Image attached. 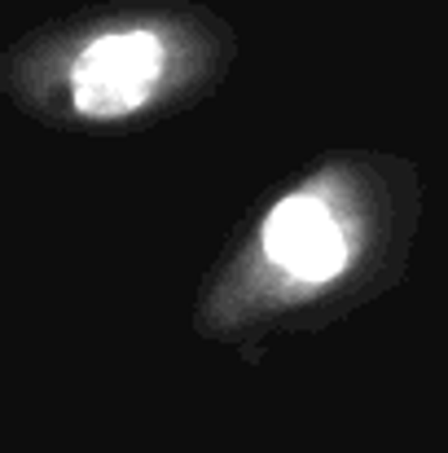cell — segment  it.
<instances>
[{
    "label": "cell",
    "mask_w": 448,
    "mask_h": 453,
    "mask_svg": "<svg viewBox=\"0 0 448 453\" xmlns=\"http://www.w3.org/2000/svg\"><path fill=\"white\" fill-rule=\"evenodd\" d=\"M418 211L414 172L378 154H338L291 180L224 251L198 300L207 339L347 308L387 282Z\"/></svg>",
    "instance_id": "6da1fadb"
},
{
    "label": "cell",
    "mask_w": 448,
    "mask_h": 453,
    "mask_svg": "<svg viewBox=\"0 0 448 453\" xmlns=\"http://www.w3.org/2000/svg\"><path fill=\"white\" fill-rule=\"evenodd\" d=\"M238 53L229 22L185 0H124L27 31L4 53L9 97L71 128H128L220 84Z\"/></svg>",
    "instance_id": "7a4b0ae2"
}]
</instances>
